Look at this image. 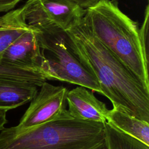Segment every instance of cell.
<instances>
[{
	"label": "cell",
	"instance_id": "cell-12",
	"mask_svg": "<svg viewBox=\"0 0 149 149\" xmlns=\"http://www.w3.org/2000/svg\"><path fill=\"white\" fill-rule=\"evenodd\" d=\"M105 144L107 149H149V146L115 129L108 122L104 123Z\"/></svg>",
	"mask_w": 149,
	"mask_h": 149
},
{
	"label": "cell",
	"instance_id": "cell-18",
	"mask_svg": "<svg viewBox=\"0 0 149 149\" xmlns=\"http://www.w3.org/2000/svg\"><path fill=\"white\" fill-rule=\"evenodd\" d=\"M102 149H107V148H106V147H105H105L103 148H102Z\"/></svg>",
	"mask_w": 149,
	"mask_h": 149
},
{
	"label": "cell",
	"instance_id": "cell-2",
	"mask_svg": "<svg viewBox=\"0 0 149 149\" xmlns=\"http://www.w3.org/2000/svg\"><path fill=\"white\" fill-rule=\"evenodd\" d=\"M105 146L104 123L75 119L68 110L40 125H17L0 132V149H102Z\"/></svg>",
	"mask_w": 149,
	"mask_h": 149
},
{
	"label": "cell",
	"instance_id": "cell-9",
	"mask_svg": "<svg viewBox=\"0 0 149 149\" xmlns=\"http://www.w3.org/2000/svg\"><path fill=\"white\" fill-rule=\"evenodd\" d=\"M38 91L35 84L0 77V110L8 111L30 102Z\"/></svg>",
	"mask_w": 149,
	"mask_h": 149
},
{
	"label": "cell",
	"instance_id": "cell-5",
	"mask_svg": "<svg viewBox=\"0 0 149 149\" xmlns=\"http://www.w3.org/2000/svg\"><path fill=\"white\" fill-rule=\"evenodd\" d=\"M22 9L26 23L38 30L66 31L85 14V9L72 0H28Z\"/></svg>",
	"mask_w": 149,
	"mask_h": 149
},
{
	"label": "cell",
	"instance_id": "cell-7",
	"mask_svg": "<svg viewBox=\"0 0 149 149\" xmlns=\"http://www.w3.org/2000/svg\"><path fill=\"white\" fill-rule=\"evenodd\" d=\"M39 34V30L31 27L5 51L0 59V64L40 72L47 80H52Z\"/></svg>",
	"mask_w": 149,
	"mask_h": 149
},
{
	"label": "cell",
	"instance_id": "cell-17",
	"mask_svg": "<svg viewBox=\"0 0 149 149\" xmlns=\"http://www.w3.org/2000/svg\"><path fill=\"white\" fill-rule=\"evenodd\" d=\"M6 115V111L0 110V132L4 128V125L7 123Z\"/></svg>",
	"mask_w": 149,
	"mask_h": 149
},
{
	"label": "cell",
	"instance_id": "cell-3",
	"mask_svg": "<svg viewBox=\"0 0 149 149\" xmlns=\"http://www.w3.org/2000/svg\"><path fill=\"white\" fill-rule=\"evenodd\" d=\"M83 20L97 40L149 89L138 23L119 9L118 0H98L85 9Z\"/></svg>",
	"mask_w": 149,
	"mask_h": 149
},
{
	"label": "cell",
	"instance_id": "cell-4",
	"mask_svg": "<svg viewBox=\"0 0 149 149\" xmlns=\"http://www.w3.org/2000/svg\"><path fill=\"white\" fill-rule=\"evenodd\" d=\"M39 30L41 45L48 61L52 80L76 84L102 94L98 80L70 47L66 31L56 28Z\"/></svg>",
	"mask_w": 149,
	"mask_h": 149
},
{
	"label": "cell",
	"instance_id": "cell-11",
	"mask_svg": "<svg viewBox=\"0 0 149 149\" xmlns=\"http://www.w3.org/2000/svg\"><path fill=\"white\" fill-rule=\"evenodd\" d=\"M31 28L24 20L22 7L0 17V59L10 45Z\"/></svg>",
	"mask_w": 149,
	"mask_h": 149
},
{
	"label": "cell",
	"instance_id": "cell-13",
	"mask_svg": "<svg viewBox=\"0 0 149 149\" xmlns=\"http://www.w3.org/2000/svg\"><path fill=\"white\" fill-rule=\"evenodd\" d=\"M0 77L33 84L38 87L47 80L46 76L40 72L1 64H0Z\"/></svg>",
	"mask_w": 149,
	"mask_h": 149
},
{
	"label": "cell",
	"instance_id": "cell-1",
	"mask_svg": "<svg viewBox=\"0 0 149 149\" xmlns=\"http://www.w3.org/2000/svg\"><path fill=\"white\" fill-rule=\"evenodd\" d=\"M69 44L113 108L149 122V89L93 36L83 17L66 30Z\"/></svg>",
	"mask_w": 149,
	"mask_h": 149
},
{
	"label": "cell",
	"instance_id": "cell-8",
	"mask_svg": "<svg viewBox=\"0 0 149 149\" xmlns=\"http://www.w3.org/2000/svg\"><path fill=\"white\" fill-rule=\"evenodd\" d=\"M68 110L74 118L105 123L109 109L88 88L77 86L68 91L66 97Z\"/></svg>",
	"mask_w": 149,
	"mask_h": 149
},
{
	"label": "cell",
	"instance_id": "cell-16",
	"mask_svg": "<svg viewBox=\"0 0 149 149\" xmlns=\"http://www.w3.org/2000/svg\"><path fill=\"white\" fill-rule=\"evenodd\" d=\"M84 9L88 8L98 2V0H72Z\"/></svg>",
	"mask_w": 149,
	"mask_h": 149
},
{
	"label": "cell",
	"instance_id": "cell-6",
	"mask_svg": "<svg viewBox=\"0 0 149 149\" xmlns=\"http://www.w3.org/2000/svg\"><path fill=\"white\" fill-rule=\"evenodd\" d=\"M68 90L62 86H54L45 81L30 101L17 125L29 128L55 120L68 111Z\"/></svg>",
	"mask_w": 149,
	"mask_h": 149
},
{
	"label": "cell",
	"instance_id": "cell-14",
	"mask_svg": "<svg viewBox=\"0 0 149 149\" xmlns=\"http://www.w3.org/2000/svg\"><path fill=\"white\" fill-rule=\"evenodd\" d=\"M148 18L149 6H146L143 22L139 28V38L145 62L148 65Z\"/></svg>",
	"mask_w": 149,
	"mask_h": 149
},
{
	"label": "cell",
	"instance_id": "cell-10",
	"mask_svg": "<svg viewBox=\"0 0 149 149\" xmlns=\"http://www.w3.org/2000/svg\"><path fill=\"white\" fill-rule=\"evenodd\" d=\"M107 122L149 146V122L115 108L109 109Z\"/></svg>",
	"mask_w": 149,
	"mask_h": 149
},
{
	"label": "cell",
	"instance_id": "cell-15",
	"mask_svg": "<svg viewBox=\"0 0 149 149\" xmlns=\"http://www.w3.org/2000/svg\"><path fill=\"white\" fill-rule=\"evenodd\" d=\"M20 0H0V13L13 9Z\"/></svg>",
	"mask_w": 149,
	"mask_h": 149
}]
</instances>
